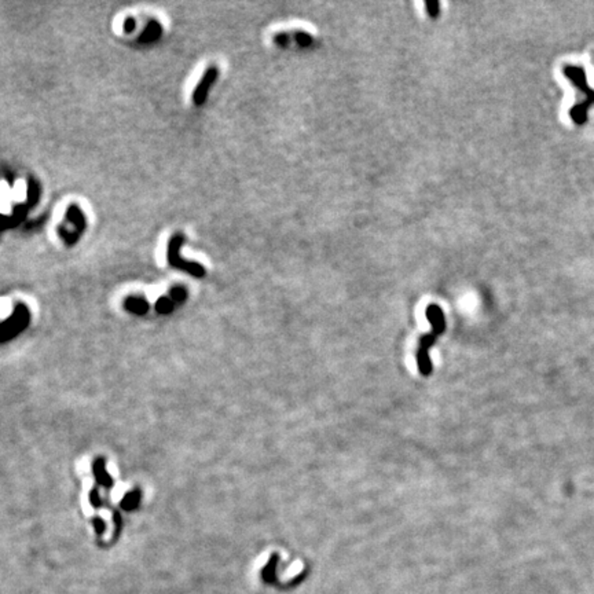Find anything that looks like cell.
Here are the masks:
<instances>
[{
    "instance_id": "cell-1",
    "label": "cell",
    "mask_w": 594,
    "mask_h": 594,
    "mask_svg": "<svg viewBox=\"0 0 594 594\" xmlns=\"http://www.w3.org/2000/svg\"><path fill=\"white\" fill-rule=\"evenodd\" d=\"M562 72L568 80H570L572 84H575L579 88L580 92H583L586 95V99L583 102L578 103L575 106H572L570 109V116L578 126H585L587 121V110L594 103V89L590 88L587 84V79H586V72L583 68L580 66H572L566 65L562 68Z\"/></svg>"
},
{
    "instance_id": "cell-2",
    "label": "cell",
    "mask_w": 594,
    "mask_h": 594,
    "mask_svg": "<svg viewBox=\"0 0 594 594\" xmlns=\"http://www.w3.org/2000/svg\"><path fill=\"white\" fill-rule=\"evenodd\" d=\"M29 323L28 309L25 307H18L15 309L14 315L6 322L0 323V342H6L14 338L22 332Z\"/></svg>"
},
{
    "instance_id": "cell-3",
    "label": "cell",
    "mask_w": 594,
    "mask_h": 594,
    "mask_svg": "<svg viewBox=\"0 0 594 594\" xmlns=\"http://www.w3.org/2000/svg\"><path fill=\"white\" fill-rule=\"evenodd\" d=\"M216 77H217V69H216L215 66H212V68H209L205 72V75H204V77L200 81V84L197 85L194 95H193V99H194L196 105H201L205 101L208 91L211 88V85L215 83Z\"/></svg>"
},
{
    "instance_id": "cell-4",
    "label": "cell",
    "mask_w": 594,
    "mask_h": 594,
    "mask_svg": "<svg viewBox=\"0 0 594 594\" xmlns=\"http://www.w3.org/2000/svg\"><path fill=\"white\" fill-rule=\"evenodd\" d=\"M426 318H428V321H429L430 325H432V329H433V333H435L436 336L443 333V330H445L446 328L445 315H443V311H442V308H440L439 305L436 304L428 305V307H426Z\"/></svg>"
},
{
    "instance_id": "cell-5",
    "label": "cell",
    "mask_w": 594,
    "mask_h": 594,
    "mask_svg": "<svg viewBox=\"0 0 594 594\" xmlns=\"http://www.w3.org/2000/svg\"><path fill=\"white\" fill-rule=\"evenodd\" d=\"M94 475L99 486L105 487V488H112L113 479L106 473V469H105V459L103 458L95 459Z\"/></svg>"
},
{
    "instance_id": "cell-6",
    "label": "cell",
    "mask_w": 594,
    "mask_h": 594,
    "mask_svg": "<svg viewBox=\"0 0 594 594\" xmlns=\"http://www.w3.org/2000/svg\"><path fill=\"white\" fill-rule=\"evenodd\" d=\"M139 502H141V492L138 491V490H134V491L128 492L122 498V501L120 502V506H121V509L130 512V510L136 509L138 505H139Z\"/></svg>"
},
{
    "instance_id": "cell-7",
    "label": "cell",
    "mask_w": 594,
    "mask_h": 594,
    "mask_svg": "<svg viewBox=\"0 0 594 594\" xmlns=\"http://www.w3.org/2000/svg\"><path fill=\"white\" fill-rule=\"evenodd\" d=\"M126 307L130 312L136 314V315H142L147 311V303L145 300L138 299V297H131V299L127 300Z\"/></svg>"
},
{
    "instance_id": "cell-8",
    "label": "cell",
    "mask_w": 594,
    "mask_h": 594,
    "mask_svg": "<svg viewBox=\"0 0 594 594\" xmlns=\"http://www.w3.org/2000/svg\"><path fill=\"white\" fill-rule=\"evenodd\" d=\"M290 38L293 39L299 46H301V47H308V46H311L314 42V38L309 35V33L304 32V30H295V32H292V35H290Z\"/></svg>"
},
{
    "instance_id": "cell-9",
    "label": "cell",
    "mask_w": 594,
    "mask_h": 594,
    "mask_svg": "<svg viewBox=\"0 0 594 594\" xmlns=\"http://www.w3.org/2000/svg\"><path fill=\"white\" fill-rule=\"evenodd\" d=\"M425 10L426 14L429 15L430 18L436 19L440 15V3L437 0H425Z\"/></svg>"
},
{
    "instance_id": "cell-10",
    "label": "cell",
    "mask_w": 594,
    "mask_h": 594,
    "mask_svg": "<svg viewBox=\"0 0 594 594\" xmlns=\"http://www.w3.org/2000/svg\"><path fill=\"white\" fill-rule=\"evenodd\" d=\"M435 337H436L435 333H430V334L422 336L421 340H420V350H418V352H421V354H428L429 347L433 344V341H435Z\"/></svg>"
},
{
    "instance_id": "cell-11",
    "label": "cell",
    "mask_w": 594,
    "mask_h": 594,
    "mask_svg": "<svg viewBox=\"0 0 594 594\" xmlns=\"http://www.w3.org/2000/svg\"><path fill=\"white\" fill-rule=\"evenodd\" d=\"M172 301L169 299H165V297H163V299L159 300V303H157V311H159L160 314H169L171 311H172Z\"/></svg>"
},
{
    "instance_id": "cell-12",
    "label": "cell",
    "mask_w": 594,
    "mask_h": 594,
    "mask_svg": "<svg viewBox=\"0 0 594 594\" xmlns=\"http://www.w3.org/2000/svg\"><path fill=\"white\" fill-rule=\"evenodd\" d=\"M89 501H91V504H92L94 508H101V506H102V499H101V496L98 495L97 490H92V491H91Z\"/></svg>"
},
{
    "instance_id": "cell-13",
    "label": "cell",
    "mask_w": 594,
    "mask_h": 594,
    "mask_svg": "<svg viewBox=\"0 0 594 594\" xmlns=\"http://www.w3.org/2000/svg\"><path fill=\"white\" fill-rule=\"evenodd\" d=\"M172 299L176 303H182L183 300H184V292L182 289L172 290Z\"/></svg>"
},
{
    "instance_id": "cell-14",
    "label": "cell",
    "mask_w": 594,
    "mask_h": 594,
    "mask_svg": "<svg viewBox=\"0 0 594 594\" xmlns=\"http://www.w3.org/2000/svg\"><path fill=\"white\" fill-rule=\"evenodd\" d=\"M94 525H95V529H97V534H102L103 531H105V523H103L102 519H99V517H95L94 519Z\"/></svg>"
}]
</instances>
